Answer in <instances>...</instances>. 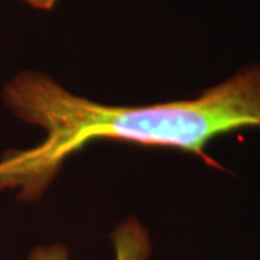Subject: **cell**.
<instances>
[{"mask_svg": "<svg viewBox=\"0 0 260 260\" xmlns=\"http://www.w3.org/2000/svg\"><path fill=\"white\" fill-rule=\"evenodd\" d=\"M3 102L18 119L45 136L37 146L8 150L0 159V191L18 189L20 201L41 198L64 162L99 140L191 152L215 165L208 142L240 129H260V64L191 100L152 106H106L70 93L39 71H22L3 87Z\"/></svg>", "mask_w": 260, "mask_h": 260, "instance_id": "cell-1", "label": "cell"}, {"mask_svg": "<svg viewBox=\"0 0 260 260\" xmlns=\"http://www.w3.org/2000/svg\"><path fill=\"white\" fill-rule=\"evenodd\" d=\"M114 260H149L152 242L145 225L136 218H127L112 233ZM26 260H70V250L61 243L37 246Z\"/></svg>", "mask_w": 260, "mask_h": 260, "instance_id": "cell-2", "label": "cell"}, {"mask_svg": "<svg viewBox=\"0 0 260 260\" xmlns=\"http://www.w3.org/2000/svg\"><path fill=\"white\" fill-rule=\"evenodd\" d=\"M28 5H30L32 8L39 10H51L56 5L58 0H23Z\"/></svg>", "mask_w": 260, "mask_h": 260, "instance_id": "cell-3", "label": "cell"}]
</instances>
